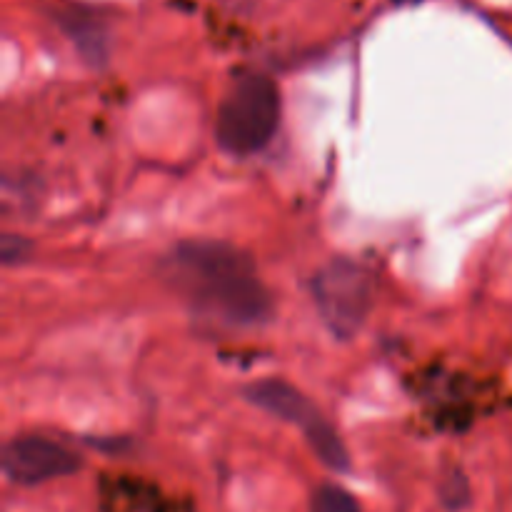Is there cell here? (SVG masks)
I'll list each match as a JSON object with an SVG mask.
<instances>
[{
    "mask_svg": "<svg viewBox=\"0 0 512 512\" xmlns=\"http://www.w3.org/2000/svg\"><path fill=\"white\" fill-rule=\"evenodd\" d=\"M80 465L83 463L73 450L48 438H35V435L10 440L3 448V473L15 485H40L65 478L75 473Z\"/></svg>",
    "mask_w": 512,
    "mask_h": 512,
    "instance_id": "obj_5",
    "label": "cell"
},
{
    "mask_svg": "<svg viewBox=\"0 0 512 512\" xmlns=\"http://www.w3.org/2000/svg\"><path fill=\"white\" fill-rule=\"evenodd\" d=\"M280 123V93L260 73L240 75L218 108V145L230 155H253L273 140Z\"/></svg>",
    "mask_w": 512,
    "mask_h": 512,
    "instance_id": "obj_2",
    "label": "cell"
},
{
    "mask_svg": "<svg viewBox=\"0 0 512 512\" xmlns=\"http://www.w3.org/2000/svg\"><path fill=\"white\" fill-rule=\"evenodd\" d=\"M243 398L253 403L255 408L265 410V413L275 415V418L285 420V423L295 425L303 430L305 440L310 443L313 453L323 460L328 468L345 473L350 470V455L348 448L343 445L340 435L335 433L333 425L323 418L313 400L308 395L300 393L295 385L285 383V380H260V383L248 385L243 390Z\"/></svg>",
    "mask_w": 512,
    "mask_h": 512,
    "instance_id": "obj_3",
    "label": "cell"
},
{
    "mask_svg": "<svg viewBox=\"0 0 512 512\" xmlns=\"http://www.w3.org/2000/svg\"><path fill=\"white\" fill-rule=\"evenodd\" d=\"M440 495H443V503L448 505L450 510H458L468 503L470 493H468V480H465L463 473H455L450 475L448 480L443 483L440 488Z\"/></svg>",
    "mask_w": 512,
    "mask_h": 512,
    "instance_id": "obj_7",
    "label": "cell"
},
{
    "mask_svg": "<svg viewBox=\"0 0 512 512\" xmlns=\"http://www.w3.org/2000/svg\"><path fill=\"white\" fill-rule=\"evenodd\" d=\"M163 273L193 313L218 328H258L273 315V298L253 260L228 243H180L165 258Z\"/></svg>",
    "mask_w": 512,
    "mask_h": 512,
    "instance_id": "obj_1",
    "label": "cell"
},
{
    "mask_svg": "<svg viewBox=\"0 0 512 512\" xmlns=\"http://www.w3.org/2000/svg\"><path fill=\"white\" fill-rule=\"evenodd\" d=\"M313 512H363L358 500L338 485H320L313 493Z\"/></svg>",
    "mask_w": 512,
    "mask_h": 512,
    "instance_id": "obj_6",
    "label": "cell"
},
{
    "mask_svg": "<svg viewBox=\"0 0 512 512\" xmlns=\"http://www.w3.org/2000/svg\"><path fill=\"white\" fill-rule=\"evenodd\" d=\"M313 295L325 325L338 338H350L373 308V280L358 263L340 258L315 275Z\"/></svg>",
    "mask_w": 512,
    "mask_h": 512,
    "instance_id": "obj_4",
    "label": "cell"
},
{
    "mask_svg": "<svg viewBox=\"0 0 512 512\" xmlns=\"http://www.w3.org/2000/svg\"><path fill=\"white\" fill-rule=\"evenodd\" d=\"M30 248H33V245H30L25 238H18V235H5V238L0 240V258H3L5 265H15L20 263V260L28 258Z\"/></svg>",
    "mask_w": 512,
    "mask_h": 512,
    "instance_id": "obj_8",
    "label": "cell"
}]
</instances>
